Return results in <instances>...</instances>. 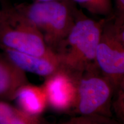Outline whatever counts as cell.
<instances>
[{"instance_id": "cell-1", "label": "cell", "mask_w": 124, "mask_h": 124, "mask_svg": "<svg viewBox=\"0 0 124 124\" xmlns=\"http://www.w3.org/2000/svg\"><path fill=\"white\" fill-rule=\"evenodd\" d=\"M105 19L96 21L77 11L74 24L55 51L60 69L75 79L97 67L96 51Z\"/></svg>"}, {"instance_id": "cell-2", "label": "cell", "mask_w": 124, "mask_h": 124, "mask_svg": "<svg viewBox=\"0 0 124 124\" xmlns=\"http://www.w3.org/2000/svg\"><path fill=\"white\" fill-rule=\"evenodd\" d=\"M10 8L14 18L38 29L55 52L73 25L77 12L67 0L24 3Z\"/></svg>"}, {"instance_id": "cell-3", "label": "cell", "mask_w": 124, "mask_h": 124, "mask_svg": "<svg viewBox=\"0 0 124 124\" xmlns=\"http://www.w3.org/2000/svg\"><path fill=\"white\" fill-rule=\"evenodd\" d=\"M124 17L105 19L96 51L98 69L110 80L115 94L124 90Z\"/></svg>"}, {"instance_id": "cell-4", "label": "cell", "mask_w": 124, "mask_h": 124, "mask_svg": "<svg viewBox=\"0 0 124 124\" xmlns=\"http://www.w3.org/2000/svg\"><path fill=\"white\" fill-rule=\"evenodd\" d=\"M115 89L110 80L95 67L84 72L77 80V97L72 111L78 115L112 117L111 109Z\"/></svg>"}, {"instance_id": "cell-5", "label": "cell", "mask_w": 124, "mask_h": 124, "mask_svg": "<svg viewBox=\"0 0 124 124\" xmlns=\"http://www.w3.org/2000/svg\"><path fill=\"white\" fill-rule=\"evenodd\" d=\"M0 47L58 62L56 54L46 44L41 32L33 26L14 18L11 10L9 20L0 28Z\"/></svg>"}, {"instance_id": "cell-6", "label": "cell", "mask_w": 124, "mask_h": 124, "mask_svg": "<svg viewBox=\"0 0 124 124\" xmlns=\"http://www.w3.org/2000/svg\"><path fill=\"white\" fill-rule=\"evenodd\" d=\"M42 86L48 106L58 112L72 111L77 97V80L73 77L60 69L46 77Z\"/></svg>"}, {"instance_id": "cell-7", "label": "cell", "mask_w": 124, "mask_h": 124, "mask_svg": "<svg viewBox=\"0 0 124 124\" xmlns=\"http://www.w3.org/2000/svg\"><path fill=\"white\" fill-rule=\"evenodd\" d=\"M4 55L20 70L45 78L60 70L59 63L54 60L28 55L10 49L3 48Z\"/></svg>"}, {"instance_id": "cell-8", "label": "cell", "mask_w": 124, "mask_h": 124, "mask_svg": "<svg viewBox=\"0 0 124 124\" xmlns=\"http://www.w3.org/2000/svg\"><path fill=\"white\" fill-rule=\"evenodd\" d=\"M29 83L25 72L0 54V101L13 100L20 87Z\"/></svg>"}, {"instance_id": "cell-9", "label": "cell", "mask_w": 124, "mask_h": 124, "mask_svg": "<svg viewBox=\"0 0 124 124\" xmlns=\"http://www.w3.org/2000/svg\"><path fill=\"white\" fill-rule=\"evenodd\" d=\"M18 108L29 114L40 116L48 106L46 93L43 86L28 83L20 87L15 98Z\"/></svg>"}, {"instance_id": "cell-10", "label": "cell", "mask_w": 124, "mask_h": 124, "mask_svg": "<svg viewBox=\"0 0 124 124\" xmlns=\"http://www.w3.org/2000/svg\"><path fill=\"white\" fill-rule=\"evenodd\" d=\"M0 124H49L39 116L24 112L6 101H0Z\"/></svg>"}, {"instance_id": "cell-11", "label": "cell", "mask_w": 124, "mask_h": 124, "mask_svg": "<svg viewBox=\"0 0 124 124\" xmlns=\"http://www.w3.org/2000/svg\"><path fill=\"white\" fill-rule=\"evenodd\" d=\"M95 15L108 16L112 12L111 0H72Z\"/></svg>"}, {"instance_id": "cell-12", "label": "cell", "mask_w": 124, "mask_h": 124, "mask_svg": "<svg viewBox=\"0 0 124 124\" xmlns=\"http://www.w3.org/2000/svg\"><path fill=\"white\" fill-rule=\"evenodd\" d=\"M58 124H122L106 116L92 114V115H78L66 121Z\"/></svg>"}, {"instance_id": "cell-13", "label": "cell", "mask_w": 124, "mask_h": 124, "mask_svg": "<svg viewBox=\"0 0 124 124\" xmlns=\"http://www.w3.org/2000/svg\"><path fill=\"white\" fill-rule=\"evenodd\" d=\"M10 16V8H5L0 10V28L4 23L8 21Z\"/></svg>"}, {"instance_id": "cell-14", "label": "cell", "mask_w": 124, "mask_h": 124, "mask_svg": "<svg viewBox=\"0 0 124 124\" xmlns=\"http://www.w3.org/2000/svg\"><path fill=\"white\" fill-rule=\"evenodd\" d=\"M117 13L116 16L124 17V0H116Z\"/></svg>"}, {"instance_id": "cell-15", "label": "cell", "mask_w": 124, "mask_h": 124, "mask_svg": "<svg viewBox=\"0 0 124 124\" xmlns=\"http://www.w3.org/2000/svg\"><path fill=\"white\" fill-rule=\"evenodd\" d=\"M60 1V0H33V2H46V1Z\"/></svg>"}, {"instance_id": "cell-16", "label": "cell", "mask_w": 124, "mask_h": 124, "mask_svg": "<svg viewBox=\"0 0 124 124\" xmlns=\"http://www.w3.org/2000/svg\"><path fill=\"white\" fill-rule=\"evenodd\" d=\"M1 1H4V0H1Z\"/></svg>"}]
</instances>
